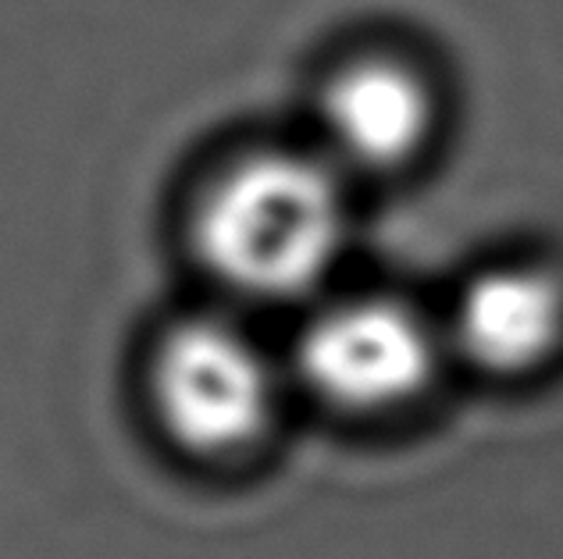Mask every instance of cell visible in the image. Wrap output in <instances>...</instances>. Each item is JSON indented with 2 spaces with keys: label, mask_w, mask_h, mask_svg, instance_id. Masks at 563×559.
<instances>
[{
  "label": "cell",
  "mask_w": 563,
  "mask_h": 559,
  "mask_svg": "<svg viewBox=\"0 0 563 559\" xmlns=\"http://www.w3.org/2000/svg\"><path fill=\"white\" fill-rule=\"evenodd\" d=\"M146 395L161 435L197 460H235L264 443L278 414L268 353L229 317L172 321L146 364Z\"/></svg>",
  "instance_id": "cell-2"
},
{
  "label": "cell",
  "mask_w": 563,
  "mask_h": 559,
  "mask_svg": "<svg viewBox=\"0 0 563 559\" xmlns=\"http://www.w3.org/2000/svg\"><path fill=\"white\" fill-rule=\"evenodd\" d=\"M350 211L324 160L250 150L203 182L189 243L203 271L243 300L289 303L318 289L346 246Z\"/></svg>",
  "instance_id": "cell-1"
},
{
  "label": "cell",
  "mask_w": 563,
  "mask_h": 559,
  "mask_svg": "<svg viewBox=\"0 0 563 559\" xmlns=\"http://www.w3.org/2000/svg\"><path fill=\"white\" fill-rule=\"evenodd\" d=\"M292 367L324 406L343 414H389L432 385L439 335L399 300H339L303 325Z\"/></svg>",
  "instance_id": "cell-3"
},
{
  "label": "cell",
  "mask_w": 563,
  "mask_h": 559,
  "mask_svg": "<svg viewBox=\"0 0 563 559\" xmlns=\"http://www.w3.org/2000/svg\"><path fill=\"white\" fill-rule=\"evenodd\" d=\"M563 343V278L539 264H499L461 289L450 346L485 374H531Z\"/></svg>",
  "instance_id": "cell-5"
},
{
  "label": "cell",
  "mask_w": 563,
  "mask_h": 559,
  "mask_svg": "<svg viewBox=\"0 0 563 559\" xmlns=\"http://www.w3.org/2000/svg\"><path fill=\"white\" fill-rule=\"evenodd\" d=\"M435 93L410 62L364 54L339 65L321 86V132L339 160L361 171H396L435 132Z\"/></svg>",
  "instance_id": "cell-4"
}]
</instances>
